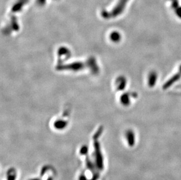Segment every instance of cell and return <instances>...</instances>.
I'll return each instance as SVG.
<instances>
[{
  "label": "cell",
  "instance_id": "3957f363",
  "mask_svg": "<svg viewBox=\"0 0 181 180\" xmlns=\"http://www.w3.org/2000/svg\"><path fill=\"white\" fill-rule=\"evenodd\" d=\"M121 102L125 105H128L130 104V98L127 94H124L121 97Z\"/></svg>",
  "mask_w": 181,
  "mask_h": 180
},
{
  "label": "cell",
  "instance_id": "6da1fadb",
  "mask_svg": "<svg viewBox=\"0 0 181 180\" xmlns=\"http://www.w3.org/2000/svg\"><path fill=\"white\" fill-rule=\"evenodd\" d=\"M181 78V73L180 72H177L174 74L172 77H171L169 80L163 84V90H167L170 88L173 84H175L178 81H179Z\"/></svg>",
  "mask_w": 181,
  "mask_h": 180
},
{
  "label": "cell",
  "instance_id": "277c9868",
  "mask_svg": "<svg viewBox=\"0 0 181 180\" xmlns=\"http://www.w3.org/2000/svg\"><path fill=\"white\" fill-rule=\"evenodd\" d=\"M175 11L177 17L181 19V6H179Z\"/></svg>",
  "mask_w": 181,
  "mask_h": 180
},
{
  "label": "cell",
  "instance_id": "7a4b0ae2",
  "mask_svg": "<svg viewBox=\"0 0 181 180\" xmlns=\"http://www.w3.org/2000/svg\"><path fill=\"white\" fill-rule=\"evenodd\" d=\"M158 74L156 72L152 71L150 72L148 77V85L150 88L154 87L157 83Z\"/></svg>",
  "mask_w": 181,
  "mask_h": 180
},
{
  "label": "cell",
  "instance_id": "5b68a950",
  "mask_svg": "<svg viewBox=\"0 0 181 180\" xmlns=\"http://www.w3.org/2000/svg\"><path fill=\"white\" fill-rule=\"evenodd\" d=\"M179 72L181 73V65L179 66Z\"/></svg>",
  "mask_w": 181,
  "mask_h": 180
}]
</instances>
